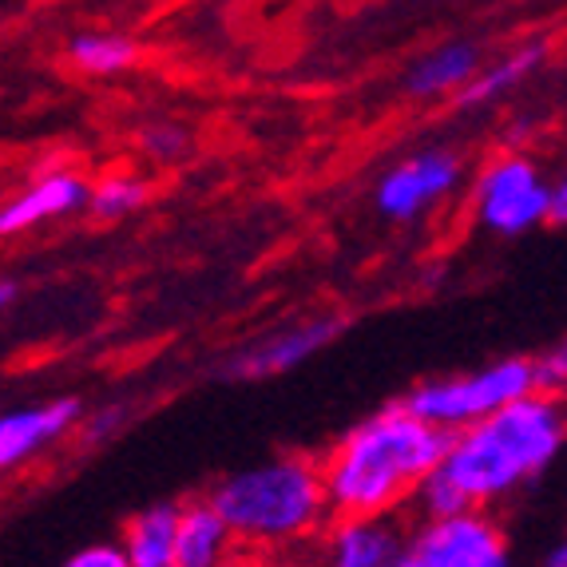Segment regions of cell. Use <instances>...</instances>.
<instances>
[{"label": "cell", "mask_w": 567, "mask_h": 567, "mask_svg": "<svg viewBox=\"0 0 567 567\" xmlns=\"http://www.w3.org/2000/svg\"><path fill=\"white\" fill-rule=\"evenodd\" d=\"M449 436L425 425L405 401H389L318 456L333 520H398L416 488L441 468Z\"/></svg>", "instance_id": "1"}, {"label": "cell", "mask_w": 567, "mask_h": 567, "mask_svg": "<svg viewBox=\"0 0 567 567\" xmlns=\"http://www.w3.org/2000/svg\"><path fill=\"white\" fill-rule=\"evenodd\" d=\"M567 453V398L532 393L501 409L481 425L449 436L441 481L461 496L464 508L496 512L504 501L548 476Z\"/></svg>", "instance_id": "2"}, {"label": "cell", "mask_w": 567, "mask_h": 567, "mask_svg": "<svg viewBox=\"0 0 567 567\" xmlns=\"http://www.w3.org/2000/svg\"><path fill=\"white\" fill-rule=\"evenodd\" d=\"M207 501L243 548L286 551L322 539L330 528L322 468L313 456L278 453L210 484Z\"/></svg>", "instance_id": "3"}, {"label": "cell", "mask_w": 567, "mask_h": 567, "mask_svg": "<svg viewBox=\"0 0 567 567\" xmlns=\"http://www.w3.org/2000/svg\"><path fill=\"white\" fill-rule=\"evenodd\" d=\"M536 393V361L532 358H496L488 365L464 369L429 378L405 393V405L413 409L425 425L441 429L445 436H456L464 429L481 425L501 409Z\"/></svg>", "instance_id": "4"}, {"label": "cell", "mask_w": 567, "mask_h": 567, "mask_svg": "<svg viewBox=\"0 0 567 567\" xmlns=\"http://www.w3.org/2000/svg\"><path fill=\"white\" fill-rule=\"evenodd\" d=\"M551 179L536 159L501 152L481 163L468 183V218L492 238H524L548 223Z\"/></svg>", "instance_id": "5"}, {"label": "cell", "mask_w": 567, "mask_h": 567, "mask_svg": "<svg viewBox=\"0 0 567 567\" xmlns=\"http://www.w3.org/2000/svg\"><path fill=\"white\" fill-rule=\"evenodd\" d=\"M401 567H516L512 536L496 512H456L405 524Z\"/></svg>", "instance_id": "6"}, {"label": "cell", "mask_w": 567, "mask_h": 567, "mask_svg": "<svg viewBox=\"0 0 567 567\" xmlns=\"http://www.w3.org/2000/svg\"><path fill=\"white\" fill-rule=\"evenodd\" d=\"M464 187V159L453 147H421L381 171L373 207L389 223H421Z\"/></svg>", "instance_id": "7"}, {"label": "cell", "mask_w": 567, "mask_h": 567, "mask_svg": "<svg viewBox=\"0 0 567 567\" xmlns=\"http://www.w3.org/2000/svg\"><path fill=\"white\" fill-rule=\"evenodd\" d=\"M341 330H346V318H341V313H313V318L286 322V326H278V330L255 338L250 346H243V350L223 365V378L243 381V385L282 378L290 369L313 361L322 350H330L333 341L341 338Z\"/></svg>", "instance_id": "8"}, {"label": "cell", "mask_w": 567, "mask_h": 567, "mask_svg": "<svg viewBox=\"0 0 567 567\" xmlns=\"http://www.w3.org/2000/svg\"><path fill=\"white\" fill-rule=\"evenodd\" d=\"M87 195H92V179H84L76 167H48L37 171L24 187L0 199V238L29 235L48 223L72 218L87 210Z\"/></svg>", "instance_id": "9"}, {"label": "cell", "mask_w": 567, "mask_h": 567, "mask_svg": "<svg viewBox=\"0 0 567 567\" xmlns=\"http://www.w3.org/2000/svg\"><path fill=\"white\" fill-rule=\"evenodd\" d=\"M80 421H84L80 398H48L20 409H4L0 413V473H12L20 464L37 461L40 453L72 436Z\"/></svg>", "instance_id": "10"}, {"label": "cell", "mask_w": 567, "mask_h": 567, "mask_svg": "<svg viewBox=\"0 0 567 567\" xmlns=\"http://www.w3.org/2000/svg\"><path fill=\"white\" fill-rule=\"evenodd\" d=\"M401 520H330L318 539V567H401Z\"/></svg>", "instance_id": "11"}, {"label": "cell", "mask_w": 567, "mask_h": 567, "mask_svg": "<svg viewBox=\"0 0 567 567\" xmlns=\"http://www.w3.org/2000/svg\"><path fill=\"white\" fill-rule=\"evenodd\" d=\"M484 68V52L476 40H445L409 64L405 72V95L409 100H461L464 87L473 84L476 72Z\"/></svg>", "instance_id": "12"}, {"label": "cell", "mask_w": 567, "mask_h": 567, "mask_svg": "<svg viewBox=\"0 0 567 567\" xmlns=\"http://www.w3.org/2000/svg\"><path fill=\"white\" fill-rule=\"evenodd\" d=\"M238 539L207 496L179 504V532H175V559L179 567H230Z\"/></svg>", "instance_id": "13"}, {"label": "cell", "mask_w": 567, "mask_h": 567, "mask_svg": "<svg viewBox=\"0 0 567 567\" xmlns=\"http://www.w3.org/2000/svg\"><path fill=\"white\" fill-rule=\"evenodd\" d=\"M175 532H179V504H147L123 524L120 548L132 567H179Z\"/></svg>", "instance_id": "14"}, {"label": "cell", "mask_w": 567, "mask_h": 567, "mask_svg": "<svg viewBox=\"0 0 567 567\" xmlns=\"http://www.w3.org/2000/svg\"><path fill=\"white\" fill-rule=\"evenodd\" d=\"M544 60H548V44H544V40H528V44L512 48V52H504V56L484 60V68L476 72L473 84L464 87V95L456 100V104L461 107L496 104V100H504L508 92H516Z\"/></svg>", "instance_id": "15"}, {"label": "cell", "mask_w": 567, "mask_h": 567, "mask_svg": "<svg viewBox=\"0 0 567 567\" xmlns=\"http://www.w3.org/2000/svg\"><path fill=\"white\" fill-rule=\"evenodd\" d=\"M64 60L84 76H120L140 64V44L127 32L112 29H84L68 40Z\"/></svg>", "instance_id": "16"}, {"label": "cell", "mask_w": 567, "mask_h": 567, "mask_svg": "<svg viewBox=\"0 0 567 567\" xmlns=\"http://www.w3.org/2000/svg\"><path fill=\"white\" fill-rule=\"evenodd\" d=\"M152 199V183L135 175V171H107L100 179H92V195H87V210L100 223H115V218H127L135 210L147 207Z\"/></svg>", "instance_id": "17"}, {"label": "cell", "mask_w": 567, "mask_h": 567, "mask_svg": "<svg viewBox=\"0 0 567 567\" xmlns=\"http://www.w3.org/2000/svg\"><path fill=\"white\" fill-rule=\"evenodd\" d=\"M187 147H190V132L175 120H152L147 127H140V152L155 163L183 159Z\"/></svg>", "instance_id": "18"}, {"label": "cell", "mask_w": 567, "mask_h": 567, "mask_svg": "<svg viewBox=\"0 0 567 567\" xmlns=\"http://www.w3.org/2000/svg\"><path fill=\"white\" fill-rule=\"evenodd\" d=\"M536 361V389L539 393H551V398H567V341L544 350Z\"/></svg>", "instance_id": "19"}, {"label": "cell", "mask_w": 567, "mask_h": 567, "mask_svg": "<svg viewBox=\"0 0 567 567\" xmlns=\"http://www.w3.org/2000/svg\"><path fill=\"white\" fill-rule=\"evenodd\" d=\"M60 567H132V564H127V556H123L120 544L100 539V544H87V548L72 551Z\"/></svg>", "instance_id": "20"}, {"label": "cell", "mask_w": 567, "mask_h": 567, "mask_svg": "<svg viewBox=\"0 0 567 567\" xmlns=\"http://www.w3.org/2000/svg\"><path fill=\"white\" fill-rule=\"evenodd\" d=\"M551 227H567V171H559L551 179V207H548Z\"/></svg>", "instance_id": "21"}, {"label": "cell", "mask_w": 567, "mask_h": 567, "mask_svg": "<svg viewBox=\"0 0 567 567\" xmlns=\"http://www.w3.org/2000/svg\"><path fill=\"white\" fill-rule=\"evenodd\" d=\"M17 298H20V286L12 282V278H4V275H0V313L9 310V306L17 302Z\"/></svg>", "instance_id": "22"}, {"label": "cell", "mask_w": 567, "mask_h": 567, "mask_svg": "<svg viewBox=\"0 0 567 567\" xmlns=\"http://www.w3.org/2000/svg\"><path fill=\"white\" fill-rule=\"evenodd\" d=\"M544 567H567V536L551 544L548 556H544Z\"/></svg>", "instance_id": "23"}, {"label": "cell", "mask_w": 567, "mask_h": 567, "mask_svg": "<svg viewBox=\"0 0 567 567\" xmlns=\"http://www.w3.org/2000/svg\"><path fill=\"white\" fill-rule=\"evenodd\" d=\"M230 567H238V564H230Z\"/></svg>", "instance_id": "24"}]
</instances>
